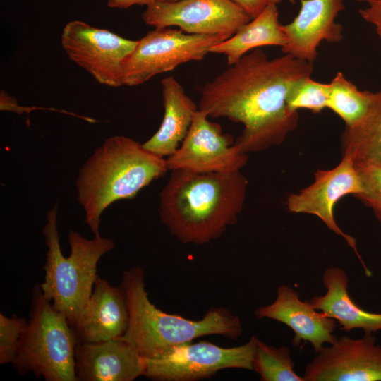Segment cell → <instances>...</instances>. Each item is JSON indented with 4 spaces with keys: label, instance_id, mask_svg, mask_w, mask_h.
I'll list each match as a JSON object with an SVG mask.
<instances>
[{
    "label": "cell",
    "instance_id": "17",
    "mask_svg": "<svg viewBox=\"0 0 381 381\" xmlns=\"http://www.w3.org/2000/svg\"><path fill=\"white\" fill-rule=\"evenodd\" d=\"M128 320L121 284L114 286L98 275L88 302L71 327L77 344L95 343L123 337Z\"/></svg>",
    "mask_w": 381,
    "mask_h": 381
},
{
    "label": "cell",
    "instance_id": "14",
    "mask_svg": "<svg viewBox=\"0 0 381 381\" xmlns=\"http://www.w3.org/2000/svg\"><path fill=\"white\" fill-rule=\"evenodd\" d=\"M344 1L301 0L298 15L291 23L282 25L286 39L282 52L313 64L321 42H340L344 37L343 26L335 18L345 8Z\"/></svg>",
    "mask_w": 381,
    "mask_h": 381
},
{
    "label": "cell",
    "instance_id": "11",
    "mask_svg": "<svg viewBox=\"0 0 381 381\" xmlns=\"http://www.w3.org/2000/svg\"><path fill=\"white\" fill-rule=\"evenodd\" d=\"M208 117L204 111L195 112L180 146L166 158L168 171L231 172L241 171L247 164L248 155L241 152L232 138L223 134L221 126Z\"/></svg>",
    "mask_w": 381,
    "mask_h": 381
},
{
    "label": "cell",
    "instance_id": "28",
    "mask_svg": "<svg viewBox=\"0 0 381 381\" xmlns=\"http://www.w3.org/2000/svg\"><path fill=\"white\" fill-rule=\"evenodd\" d=\"M251 19L260 15L270 4H277L282 0H233Z\"/></svg>",
    "mask_w": 381,
    "mask_h": 381
},
{
    "label": "cell",
    "instance_id": "29",
    "mask_svg": "<svg viewBox=\"0 0 381 381\" xmlns=\"http://www.w3.org/2000/svg\"><path fill=\"white\" fill-rule=\"evenodd\" d=\"M159 0H107V6L111 8L125 9L134 5L146 6Z\"/></svg>",
    "mask_w": 381,
    "mask_h": 381
},
{
    "label": "cell",
    "instance_id": "5",
    "mask_svg": "<svg viewBox=\"0 0 381 381\" xmlns=\"http://www.w3.org/2000/svg\"><path fill=\"white\" fill-rule=\"evenodd\" d=\"M57 210L56 204L47 211L42 229L47 253L44 279L40 284L53 307L62 313L73 327L92 294L98 277L97 263L104 254L115 248V242L101 235L88 239L78 231L70 230V254L64 257L57 228Z\"/></svg>",
    "mask_w": 381,
    "mask_h": 381
},
{
    "label": "cell",
    "instance_id": "12",
    "mask_svg": "<svg viewBox=\"0 0 381 381\" xmlns=\"http://www.w3.org/2000/svg\"><path fill=\"white\" fill-rule=\"evenodd\" d=\"M313 182L297 193L289 195L286 207L293 213H304L318 217L327 227L343 238L355 251L361 261L365 274L371 276L359 255L356 239L344 233L337 224L334 209L343 197L351 194L358 197L363 192L362 184L352 159L343 156L335 167L327 170H318Z\"/></svg>",
    "mask_w": 381,
    "mask_h": 381
},
{
    "label": "cell",
    "instance_id": "3",
    "mask_svg": "<svg viewBox=\"0 0 381 381\" xmlns=\"http://www.w3.org/2000/svg\"><path fill=\"white\" fill-rule=\"evenodd\" d=\"M167 171L166 158L134 139L123 135L105 139L83 164L75 182L85 223L94 236L100 235L101 216L109 205L133 199Z\"/></svg>",
    "mask_w": 381,
    "mask_h": 381
},
{
    "label": "cell",
    "instance_id": "30",
    "mask_svg": "<svg viewBox=\"0 0 381 381\" xmlns=\"http://www.w3.org/2000/svg\"><path fill=\"white\" fill-rule=\"evenodd\" d=\"M159 1H176V0H159Z\"/></svg>",
    "mask_w": 381,
    "mask_h": 381
},
{
    "label": "cell",
    "instance_id": "1",
    "mask_svg": "<svg viewBox=\"0 0 381 381\" xmlns=\"http://www.w3.org/2000/svg\"><path fill=\"white\" fill-rule=\"evenodd\" d=\"M312 63L290 54L269 59L255 49L202 88L198 109L243 124L234 144L248 155L282 144L296 128L298 113L286 103L291 87L310 76Z\"/></svg>",
    "mask_w": 381,
    "mask_h": 381
},
{
    "label": "cell",
    "instance_id": "18",
    "mask_svg": "<svg viewBox=\"0 0 381 381\" xmlns=\"http://www.w3.org/2000/svg\"><path fill=\"white\" fill-rule=\"evenodd\" d=\"M322 282L325 294L308 300L313 308L337 320L340 329L346 332L361 329L365 334H373L381 330V313L362 309L350 296L349 278L344 270L337 267L327 268Z\"/></svg>",
    "mask_w": 381,
    "mask_h": 381
},
{
    "label": "cell",
    "instance_id": "10",
    "mask_svg": "<svg viewBox=\"0 0 381 381\" xmlns=\"http://www.w3.org/2000/svg\"><path fill=\"white\" fill-rule=\"evenodd\" d=\"M141 17L155 28L177 26L188 34L229 37L251 20L233 0L158 1Z\"/></svg>",
    "mask_w": 381,
    "mask_h": 381
},
{
    "label": "cell",
    "instance_id": "25",
    "mask_svg": "<svg viewBox=\"0 0 381 381\" xmlns=\"http://www.w3.org/2000/svg\"><path fill=\"white\" fill-rule=\"evenodd\" d=\"M363 192L357 198L370 207L381 224V166L354 164Z\"/></svg>",
    "mask_w": 381,
    "mask_h": 381
},
{
    "label": "cell",
    "instance_id": "22",
    "mask_svg": "<svg viewBox=\"0 0 381 381\" xmlns=\"http://www.w3.org/2000/svg\"><path fill=\"white\" fill-rule=\"evenodd\" d=\"M327 108L338 115L346 126L357 122L366 112L373 92L360 90L341 72H337L329 83Z\"/></svg>",
    "mask_w": 381,
    "mask_h": 381
},
{
    "label": "cell",
    "instance_id": "13",
    "mask_svg": "<svg viewBox=\"0 0 381 381\" xmlns=\"http://www.w3.org/2000/svg\"><path fill=\"white\" fill-rule=\"evenodd\" d=\"M316 354L305 368V381H381V346L372 334L342 336Z\"/></svg>",
    "mask_w": 381,
    "mask_h": 381
},
{
    "label": "cell",
    "instance_id": "9",
    "mask_svg": "<svg viewBox=\"0 0 381 381\" xmlns=\"http://www.w3.org/2000/svg\"><path fill=\"white\" fill-rule=\"evenodd\" d=\"M61 43L69 59L98 83L118 87L123 85V63L135 47L137 40L74 20L64 26Z\"/></svg>",
    "mask_w": 381,
    "mask_h": 381
},
{
    "label": "cell",
    "instance_id": "24",
    "mask_svg": "<svg viewBox=\"0 0 381 381\" xmlns=\"http://www.w3.org/2000/svg\"><path fill=\"white\" fill-rule=\"evenodd\" d=\"M329 83L315 81L310 76L298 80L289 90L286 103L291 112L307 109L320 113L327 107Z\"/></svg>",
    "mask_w": 381,
    "mask_h": 381
},
{
    "label": "cell",
    "instance_id": "15",
    "mask_svg": "<svg viewBox=\"0 0 381 381\" xmlns=\"http://www.w3.org/2000/svg\"><path fill=\"white\" fill-rule=\"evenodd\" d=\"M145 370V358L123 337L77 344V381H133Z\"/></svg>",
    "mask_w": 381,
    "mask_h": 381
},
{
    "label": "cell",
    "instance_id": "16",
    "mask_svg": "<svg viewBox=\"0 0 381 381\" xmlns=\"http://www.w3.org/2000/svg\"><path fill=\"white\" fill-rule=\"evenodd\" d=\"M255 315L259 319L268 318L286 325L294 333V346L308 341L315 353L337 339L334 334L335 320L313 308L308 301L301 300L297 291L287 285L279 286L274 301L259 306Z\"/></svg>",
    "mask_w": 381,
    "mask_h": 381
},
{
    "label": "cell",
    "instance_id": "8",
    "mask_svg": "<svg viewBox=\"0 0 381 381\" xmlns=\"http://www.w3.org/2000/svg\"><path fill=\"white\" fill-rule=\"evenodd\" d=\"M257 339L252 336L247 343L230 348L208 341L186 343L160 357L145 358L144 376L155 381H195L226 368L253 370Z\"/></svg>",
    "mask_w": 381,
    "mask_h": 381
},
{
    "label": "cell",
    "instance_id": "19",
    "mask_svg": "<svg viewBox=\"0 0 381 381\" xmlns=\"http://www.w3.org/2000/svg\"><path fill=\"white\" fill-rule=\"evenodd\" d=\"M164 109L157 132L143 146L160 157H168L180 146L198 107L173 76L161 81Z\"/></svg>",
    "mask_w": 381,
    "mask_h": 381
},
{
    "label": "cell",
    "instance_id": "26",
    "mask_svg": "<svg viewBox=\"0 0 381 381\" xmlns=\"http://www.w3.org/2000/svg\"><path fill=\"white\" fill-rule=\"evenodd\" d=\"M28 323L25 317L8 318L0 313V364L13 362L21 334Z\"/></svg>",
    "mask_w": 381,
    "mask_h": 381
},
{
    "label": "cell",
    "instance_id": "4",
    "mask_svg": "<svg viewBox=\"0 0 381 381\" xmlns=\"http://www.w3.org/2000/svg\"><path fill=\"white\" fill-rule=\"evenodd\" d=\"M123 286L129 312L123 337L145 358L163 356L173 348L196 338L217 334L237 340L243 334L240 318L224 307H212L201 320H192L169 314L150 301L145 273L140 267L123 272Z\"/></svg>",
    "mask_w": 381,
    "mask_h": 381
},
{
    "label": "cell",
    "instance_id": "2",
    "mask_svg": "<svg viewBox=\"0 0 381 381\" xmlns=\"http://www.w3.org/2000/svg\"><path fill=\"white\" fill-rule=\"evenodd\" d=\"M248 184L241 171H171L159 195L160 219L181 242L207 243L237 222Z\"/></svg>",
    "mask_w": 381,
    "mask_h": 381
},
{
    "label": "cell",
    "instance_id": "27",
    "mask_svg": "<svg viewBox=\"0 0 381 381\" xmlns=\"http://www.w3.org/2000/svg\"><path fill=\"white\" fill-rule=\"evenodd\" d=\"M366 6L359 9V14L367 23L373 25L375 33L381 41V0H358Z\"/></svg>",
    "mask_w": 381,
    "mask_h": 381
},
{
    "label": "cell",
    "instance_id": "20",
    "mask_svg": "<svg viewBox=\"0 0 381 381\" xmlns=\"http://www.w3.org/2000/svg\"><path fill=\"white\" fill-rule=\"evenodd\" d=\"M286 43L276 4H270L257 17L241 27L229 38L212 46L210 53L226 56L231 66L249 52L262 46L283 47Z\"/></svg>",
    "mask_w": 381,
    "mask_h": 381
},
{
    "label": "cell",
    "instance_id": "6",
    "mask_svg": "<svg viewBox=\"0 0 381 381\" xmlns=\"http://www.w3.org/2000/svg\"><path fill=\"white\" fill-rule=\"evenodd\" d=\"M76 346L66 317L53 307L40 284H35L29 320L12 365L21 375L30 372L46 381H77Z\"/></svg>",
    "mask_w": 381,
    "mask_h": 381
},
{
    "label": "cell",
    "instance_id": "23",
    "mask_svg": "<svg viewBox=\"0 0 381 381\" xmlns=\"http://www.w3.org/2000/svg\"><path fill=\"white\" fill-rule=\"evenodd\" d=\"M253 370L260 375L262 381H305L294 370V362L289 347H275L258 338L253 361Z\"/></svg>",
    "mask_w": 381,
    "mask_h": 381
},
{
    "label": "cell",
    "instance_id": "7",
    "mask_svg": "<svg viewBox=\"0 0 381 381\" xmlns=\"http://www.w3.org/2000/svg\"><path fill=\"white\" fill-rule=\"evenodd\" d=\"M230 37L188 34L181 30L155 28L137 40L123 65L122 84L140 85L158 74L191 61H201L211 47Z\"/></svg>",
    "mask_w": 381,
    "mask_h": 381
},
{
    "label": "cell",
    "instance_id": "21",
    "mask_svg": "<svg viewBox=\"0 0 381 381\" xmlns=\"http://www.w3.org/2000/svg\"><path fill=\"white\" fill-rule=\"evenodd\" d=\"M343 156L354 164L381 166V91L373 92L368 109L341 135Z\"/></svg>",
    "mask_w": 381,
    "mask_h": 381
}]
</instances>
